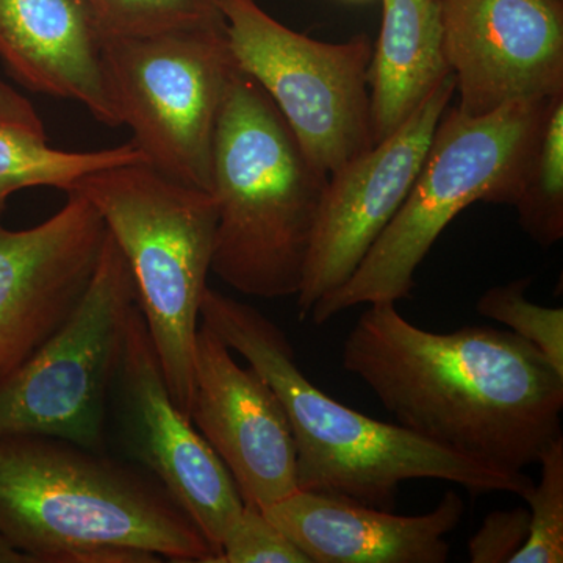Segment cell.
<instances>
[{"label":"cell","instance_id":"cell-13","mask_svg":"<svg viewBox=\"0 0 563 563\" xmlns=\"http://www.w3.org/2000/svg\"><path fill=\"white\" fill-rule=\"evenodd\" d=\"M107 233L99 211L76 191L35 228L10 231L0 222V380L76 312Z\"/></svg>","mask_w":563,"mask_h":563},{"label":"cell","instance_id":"cell-17","mask_svg":"<svg viewBox=\"0 0 563 563\" xmlns=\"http://www.w3.org/2000/svg\"><path fill=\"white\" fill-rule=\"evenodd\" d=\"M450 76L442 0H384L368 68L373 143L398 131Z\"/></svg>","mask_w":563,"mask_h":563},{"label":"cell","instance_id":"cell-9","mask_svg":"<svg viewBox=\"0 0 563 563\" xmlns=\"http://www.w3.org/2000/svg\"><path fill=\"white\" fill-rule=\"evenodd\" d=\"M221 11L236 66L268 95L318 168L331 174L373 146L368 36L313 40L255 0H221Z\"/></svg>","mask_w":563,"mask_h":563},{"label":"cell","instance_id":"cell-6","mask_svg":"<svg viewBox=\"0 0 563 563\" xmlns=\"http://www.w3.org/2000/svg\"><path fill=\"white\" fill-rule=\"evenodd\" d=\"M73 191L99 211L128 261L166 385L188 415L196 333L213 257V198L147 163L99 169L81 177Z\"/></svg>","mask_w":563,"mask_h":563},{"label":"cell","instance_id":"cell-21","mask_svg":"<svg viewBox=\"0 0 563 563\" xmlns=\"http://www.w3.org/2000/svg\"><path fill=\"white\" fill-rule=\"evenodd\" d=\"M531 284V277H526L492 287L477 299V313L507 325L563 374V309L529 301L526 291Z\"/></svg>","mask_w":563,"mask_h":563},{"label":"cell","instance_id":"cell-16","mask_svg":"<svg viewBox=\"0 0 563 563\" xmlns=\"http://www.w3.org/2000/svg\"><path fill=\"white\" fill-rule=\"evenodd\" d=\"M0 62L25 90L79 102L95 120L121 128L102 38L81 0H0Z\"/></svg>","mask_w":563,"mask_h":563},{"label":"cell","instance_id":"cell-20","mask_svg":"<svg viewBox=\"0 0 563 563\" xmlns=\"http://www.w3.org/2000/svg\"><path fill=\"white\" fill-rule=\"evenodd\" d=\"M102 40L224 27L221 0H81Z\"/></svg>","mask_w":563,"mask_h":563},{"label":"cell","instance_id":"cell-18","mask_svg":"<svg viewBox=\"0 0 563 563\" xmlns=\"http://www.w3.org/2000/svg\"><path fill=\"white\" fill-rule=\"evenodd\" d=\"M129 163H147L132 141L91 152L52 147L32 102L0 79V222L14 192L35 187L69 192L81 177Z\"/></svg>","mask_w":563,"mask_h":563},{"label":"cell","instance_id":"cell-1","mask_svg":"<svg viewBox=\"0 0 563 563\" xmlns=\"http://www.w3.org/2000/svg\"><path fill=\"white\" fill-rule=\"evenodd\" d=\"M342 363L398 424L496 468L523 472L562 435L563 374L510 331H426L395 302L372 303Z\"/></svg>","mask_w":563,"mask_h":563},{"label":"cell","instance_id":"cell-10","mask_svg":"<svg viewBox=\"0 0 563 563\" xmlns=\"http://www.w3.org/2000/svg\"><path fill=\"white\" fill-rule=\"evenodd\" d=\"M110 415L131 462L163 485L220 558L222 537L242 512V495L213 448L173 401L140 306L129 324Z\"/></svg>","mask_w":563,"mask_h":563},{"label":"cell","instance_id":"cell-15","mask_svg":"<svg viewBox=\"0 0 563 563\" xmlns=\"http://www.w3.org/2000/svg\"><path fill=\"white\" fill-rule=\"evenodd\" d=\"M263 512L310 563H444L446 537L461 525L465 503L450 490L429 512L398 515L331 493L296 490Z\"/></svg>","mask_w":563,"mask_h":563},{"label":"cell","instance_id":"cell-24","mask_svg":"<svg viewBox=\"0 0 563 563\" xmlns=\"http://www.w3.org/2000/svg\"><path fill=\"white\" fill-rule=\"evenodd\" d=\"M528 507L493 510L468 542L472 563H510L528 539Z\"/></svg>","mask_w":563,"mask_h":563},{"label":"cell","instance_id":"cell-11","mask_svg":"<svg viewBox=\"0 0 563 563\" xmlns=\"http://www.w3.org/2000/svg\"><path fill=\"white\" fill-rule=\"evenodd\" d=\"M454 95L451 74L398 131L329 174L296 296L299 317L350 279L401 209Z\"/></svg>","mask_w":563,"mask_h":563},{"label":"cell","instance_id":"cell-8","mask_svg":"<svg viewBox=\"0 0 563 563\" xmlns=\"http://www.w3.org/2000/svg\"><path fill=\"white\" fill-rule=\"evenodd\" d=\"M136 307L131 268L109 232L76 312L0 380V437H52L106 451L111 390Z\"/></svg>","mask_w":563,"mask_h":563},{"label":"cell","instance_id":"cell-14","mask_svg":"<svg viewBox=\"0 0 563 563\" xmlns=\"http://www.w3.org/2000/svg\"><path fill=\"white\" fill-rule=\"evenodd\" d=\"M244 504L266 509L298 488V453L276 393L202 322L196 333L190 410Z\"/></svg>","mask_w":563,"mask_h":563},{"label":"cell","instance_id":"cell-5","mask_svg":"<svg viewBox=\"0 0 563 563\" xmlns=\"http://www.w3.org/2000/svg\"><path fill=\"white\" fill-rule=\"evenodd\" d=\"M551 99L509 103L484 117L448 107L401 209L350 279L314 303V324L352 307L409 298L418 266L462 210L476 202L514 207Z\"/></svg>","mask_w":563,"mask_h":563},{"label":"cell","instance_id":"cell-23","mask_svg":"<svg viewBox=\"0 0 563 563\" xmlns=\"http://www.w3.org/2000/svg\"><path fill=\"white\" fill-rule=\"evenodd\" d=\"M217 563H310L258 507L244 504L220 544Z\"/></svg>","mask_w":563,"mask_h":563},{"label":"cell","instance_id":"cell-2","mask_svg":"<svg viewBox=\"0 0 563 563\" xmlns=\"http://www.w3.org/2000/svg\"><path fill=\"white\" fill-rule=\"evenodd\" d=\"M0 536L31 563L218 559L146 470L52 437H0Z\"/></svg>","mask_w":563,"mask_h":563},{"label":"cell","instance_id":"cell-12","mask_svg":"<svg viewBox=\"0 0 563 563\" xmlns=\"http://www.w3.org/2000/svg\"><path fill=\"white\" fill-rule=\"evenodd\" d=\"M442 21L463 114L562 95V0H442Z\"/></svg>","mask_w":563,"mask_h":563},{"label":"cell","instance_id":"cell-25","mask_svg":"<svg viewBox=\"0 0 563 563\" xmlns=\"http://www.w3.org/2000/svg\"><path fill=\"white\" fill-rule=\"evenodd\" d=\"M0 563H31V561L0 536Z\"/></svg>","mask_w":563,"mask_h":563},{"label":"cell","instance_id":"cell-19","mask_svg":"<svg viewBox=\"0 0 563 563\" xmlns=\"http://www.w3.org/2000/svg\"><path fill=\"white\" fill-rule=\"evenodd\" d=\"M521 228L543 247L563 236V92L551 99L523 187L515 202Z\"/></svg>","mask_w":563,"mask_h":563},{"label":"cell","instance_id":"cell-22","mask_svg":"<svg viewBox=\"0 0 563 563\" xmlns=\"http://www.w3.org/2000/svg\"><path fill=\"white\" fill-rule=\"evenodd\" d=\"M540 479L525 496L528 539L510 563L563 562V437L540 455Z\"/></svg>","mask_w":563,"mask_h":563},{"label":"cell","instance_id":"cell-3","mask_svg":"<svg viewBox=\"0 0 563 563\" xmlns=\"http://www.w3.org/2000/svg\"><path fill=\"white\" fill-rule=\"evenodd\" d=\"M201 322L242 355L276 393L295 437L298 488L388 509L404 483L443 481L472 493L525 498L533 481L429 442L398 422L366 417L303 374L295 347L261 310L207 287Z\"/></svg>","mask_w":563,"mask_h":563},{"label":"cell","instance_id":"cell-4","mask_svg":"<svg viewBox=\"0 0 563 563\" xmlns=\"http://www.w3.org/2000/svg\"><path fill=\"white\" fill-rule=\"evenodd\" d=\"M328 179L257 81L236 70L214 133L211 273L252 298L298 296Z\"/></svg>","mask_w":563,"mask_h":563},{"label":"cell","instance_id":"cell-7","mask_svg":"<svg viewBox=\"0 0 563 563\" xmlns=\"http://www.w3.org/2000/svg\"><path fill=\"white\" fill-rule=\"evenodd\" d=\"M107 90L147 165L211 188L214 133L239 66L224 27L102 40Z\"/></svg>","mask_w":563,"mask_h":563}]
</instances>
